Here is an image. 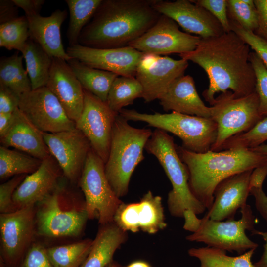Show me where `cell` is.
I'll list each match as a JSON object with an SVG mask.
<instances>
[{
	"instance_id": "6da1fadb",
	"label": "cell",
	"mask_w": 267,
	"mask_h": 267,
	"mask_svg": "<svg viewBox=\"0 0 267 267\" xmlns=\"http://www.w3.org/2000/svg\"><path fill=\"white\" fill-rule=\"evenodd\" d=\"M250 47L234 32L201 38L195 50L179 56L201 67L209 84L202 95L212 106L215 94L231 91L237 97L255 91L256 76L250 61Z\"/></svg>"
},
{
	"instance_id": "7a4b0ae2",
	"label": "cell",
	"mask_w": 267,
	"mask_h": 267,
	"mask_svg": "<svg viewBox=\"0 0 267 267\" xmlns=\"http://www.w3.org/2000/svg\"><path fill=\"white\" fill-rule=\"evenodd\" d=\"M154 0H102L82 30L78 44L96 48L129 46L157 22L161 15Z\"/></svg>"
},
{
	"instance_id": "3957f363",
	"label": "cell",
	"mask_w": 267,
	"mask_h": 267,
	"mask_svg": "<svg viewBox=\"0 0 267 267\" xmlns=\"http://www.w3.org/2000/svg\"><path fill=\"white\" fill-rule=\"evenodd\" d=\"M177 151L188 169L192 193L208 210L212 206L215 190L221 182L267 162V158L249 149L196 153L178 146Z\"/></svg>"
},
{
	"instance_id": "277c9868",
	"label": "cell",
	"mask_w": 267,
	"mask_h": 267,
	"mask_svg": "<svg viewBox=\"0 0 267 267\" xmlns=\"http://www.w3.org/2000/svg\"><path fill=\"white\" fill-rule=\"evenodd\" d=\"M63 176L36 205V234L44 237H77L89 219L84 198L69 187Z\"/></svg>"
},
{
	"instance_id": "5b68a950",
	"label": "cell",
	"mask_w": 267,
	"mask_h": 267,
	"mask_svg": "<svg viewBox=\"0 0 267 267\" xmlns=\"http://www.w3.org/2000/svg\"><path fill=\"white\" fill-rule=\"evenodd\" d=\"M118 115L114 123L105 173L112 189L119 198L127 195L132 175L144 159L143 150L152 135L149 129L131 126Z\"/></svg>"
},
{
	"instance_id": "8992f818",
	"label": "cell",
	"mask_w": 267,
	"mask_h": 267,
	"mask_svg": "<svg viewBox=\"0 0 267 267\" xmlns=\"http://www.w3.org/2000/svg\"><path fill=\"white\" fill-rule=\"evenodd\" d=\"M145 149L157 159L172 184V189L167 198L170 214L175 217L183 218L187 210L196 215L204 213L207 209L190 190L188 170L178 154L173 137L167 132L156 129Z\"/></svg>"
},
{
	"instance_id": "52a82bcc",
	"label": "cell",
	"mask_w": 267,
	"mask_h": 267,
	"mask_svg": "<svg viewBox=\"0 0 267 267\" xmlns=\"http://www.w3.org/2000/svg\"><path fill=\"white\" fill-rule=\"evenodd\" d=\"M241 218L238 220L215 221L203 218H197L190 210L184 213L183 228L193 233L186 237L189 241L203 242L207 246L242 254L259 245L252 241L246 231L255 230L256 220L251 207L246 204L241 209Z\"/></svg>"
},
{
	"instance_id": "ba28073f",
	"label": "cell",
	"mask_w": 267,
	"mask_h": 267,
	"mask_svg": "<svg viewBox=\"0 0 267 267\" xmlns=\"http://www.w3.org/2000/svg\"><path fill=\"white\" fill-rule=\"evenodd\" d=\"M119 114L128 121L145 122L148 126L172 133L181 140L183 148L193 152L204 153L210 150L217 135V124L211 118L174 111L147 114L125 109Z\"/></svg>"
},
{
	"instance_id": "9c48e42d",
	"label": "cell",
	"mask_w": 267,
	"mask_h": 267,
	"mask_svg": "<svg viewBox=\"0 0 267 267\" xmlns=\"http://www.w3.org/2000/svg\"><path fill=\"white\" fill-rule=\"evenodd\" d=\"M259 97L255 91L240 97L227 91L216 97L210 107L211 118L217 125V135L210 150L221 151L229 138L254 127L263 119L259 114Z\"/></svg>"
},
{
	"instance_id": "30bf717a",
	"label": "cell",
	"mask_w": 267,
	"mask_h": 267,
	"mask_svg": "<svg viewBox=\"0 0 267 267\" xmlns=\"http://www.w3.org/2000/svg\"><path fill=\"white\" fill-rule=\"evenodd\" d=\"M78 183L84 195L89 219L97 218L100 225L113 222L123 202L106 178L105 163L91 147Z\"/></svg>"
},
{
	"instance_id": "8fae6325",
	"label": "cell",
	"mask_w": 267,
	"mask_h": 267,
	"mask_svg": "<svg viewBox=\"0 0 267 267\" xmlns=\"http://www.w3.org/2000/svg\"><path fill=\"white\" fill-rule=\"evenodd\" d=\"M36 205L0 214L2 267H18L36 234Z\"/></svg>"
},
{
	"instance_id": "7c38bea8",
	"label": "cell",
	"mask_w": 267,
	"mask_h": 267,
	"mask_svg": "<svg viewBox=\"0 0 267 267\" xmlns=\"http://www.w3.org/2000/svg\"><path fill=\"white\" fill-rule=\"evenodd\" d=\"M18 108L43 133H55L76 128L75 122L68 117L58 99L46 86L21 95Z\"/></svg>"
},
{
	"instance_id": "4fadbf2b",
	"label": "cell",
	"mask_w": 267,
	"mask_h": 267,
	"mask_svg": "<svg viewBox=\"0 0 267 267\" xmlns=\"http://www.w3.org/2000/svg\"><path fill=\"white\" fill-rule=\"evenodd\" d=\"M82 114L75 122L76 128L89 140L91 147L105 163L108 159L113 128L118 114L106 102L84 89Z\"/></svg>"
},
{
	"instance_id": "5bb4252c",
	"label": "cell",
	"mask_w": 267,
	"mask_h": 267,
	"mask_svg": "<svg viewBox=\"0 0 267 267\" xmlns=\"http://www.w3.org/2000/svg\"><path fill=\"white\" fill-rule=\"evenodd\" d=\"M200 40L196 35L181 31L174 20L161 14L153 26L129 46L144 54L179 55L195 50Z\"/></svg>"
},
{
	"instance_id": "9a60e30c",
	"label": "cell",
	"mask_w": 267,
	"mask_h": 267,
	"mask_svg": "<svg viewBox=\"0 0 267 267\" xmlns=\"http://www.w3.org/2000/svg\"><path fill=\"white\" fill-rule=\"evenodd\" d=\"M43 136L65 178L73 184L78 182L91 148L86 136L76 128L55 133H43Z\"/></svg>"
},
{
	"instance_id": "2e32d148",
	"label": "cell",
	"mask_w": 267,
	"mask_h": 267,
	"mask_svg": "<svg viewBox=\"0 0 267 267\" xmlns=\"http://www.w3.org/2000/svg\"><path fill=\"white\" fill-rule=\"evenodd\" d=\"M188 61L167 56L143 54L135 77L143 88L142 98L145 102L158 99L177 78L184 75Z\"/></svg>"
},
{
	"instance_id": "e0dca14e",
	"label": "cell",
	"mask_w": 267,
	"mask_h": 267,
	"mask_svg": "<svg viewBox=\"0 0 267 267\" xmlns=\"http://www.w3.org/2000/svg\"><path fill=\"white\" fill-rule=\"evenodd\" d=\"M66 52L92 68L109 71L118 76L135 77L143 53L131 46L96 48L77 44L68 46Z\"/></svg>"
},
{
	"instance_id": "ac0fdd59",
	"label": "cell",
	"mask_w": 267,
	"mask_h": 267,
	"mask_svg": "<svg viewBox=\"0 0 267 267\" xmlns=\"http://www.w3.org/2000/svg\"><path fill=\"white\" fill-rule=\"evenodd\" d=\"M113 222L127 232H143L153 234L165 229V222L162 197L150 190L137 202L122 203L114 217Z\"/></svg>"
},
{
	"instance_id": "d6986e66",
	"label": "cell",
	"mask_w": 267,
	"mask_h": 267,
	"mask_svg": "<svg viewBox=\"0 0 267 267\" xmlns=\"http://www.w3.org/2000/svg\"><path fill=\"white\" fill-rule=\"evenodd\" d=\"M153 6L161 14L174 20L186 33L202 39L218 36L224 32L213 15L191 0H154Z\"/></svg>"
},
{
	"instance_id": "ffe728a7",
	"label": "cell",
	"mask_w": 267,
	"mask_h": 267,
	"mask_svg": "<svg viewBox=\"0 0 267 267\" xmlns=\"http://www.w3.org/2000/svg\"><path fill=\"white\" fill-rule=\"evenodd\" d=\"M46 87L58 99L68 117L76 122L84 107V89L66 60L52 58Z\"/></svg>"
},
{
	"instance_id": "44dd1931",
	"label": "cell",
	"mask_w": 267,
	"mask_h": 267,
	"mask_svg": "<svg viewBox=\"0 0 267 267\" xmlns=\"http://www.w3.org/2000/svg\"><path fill=\"white\" fill-rule=\"evenodd\" d=\"M252 171L237 174L221 182L215 190L212 206L203 217L215 221L234 219L238 209L247 204Z\"/></svg>"
},
{
	"instance_id": "7402d4cb",
	"label": "cell",
	"mask_w": 267,
	"mask_h": 267,
	"mask_svg": "<svg viewBox=\"0 0 267 267\" xmlns=\"http://www.w3.org/2000/svg\"><path fill=\"white\" fill-rule=\"evenodd\" d=\"M63 176L51 155L42 160L39 168L27 175L15 191L13 202L16 209L36 205L53 190Z\"/></svg>"
},
{
	"instance_id": "603a6c76",
	"label": "cell",
	"mask_w": 267,
	"mask_h": 267,
	"mask_svg": "<svg viewBox=\"0 0 267 267\" xmlns=\"http://www.w3.org/2000/svg\"><path fill=\"white\" fill-rule=\"evenodd\" d=\"M163 110L211 118V107L200 98L193 77L183 75L173 81L158 99Z\"/></svg>"
},
{
	"instance_id": "cb8c5ba5",
	"label": "cell",
	"mask_w": 267,
	"mask_h": 267,
	"mask_svg": "<svg viewBox=\"0 0 267 267\" xmlns=\"http://www.w3.org/2000/svg\"><path fill=\"white\" fill-rule=\"evenodd\" d=\"M1 145L25 153L43 160L51 155L43 133L18 109L13 113L12 123L6 133L0 137Z\"/></svg>"
},
{
	"instance_id": "d4e9b609",
	"label": "cell",
	"mask_w": 267,
	"mask_h": 267,
	"mask_svg": "<svg viewBox=\"0 0 267 267\" xmlns=\"http://www.w3.org/2000/svg\"><path fill=\"white\" fill-rule=\"evenodd\" d=\"M66 10L56 9L49 16L40 14L26 17L29 38L38 44L52 58L68 61V55L62 44L61 27L67 17Z\"/></svg>"
},
{
	"instance_id": "484cf974",
	"label": "cell",
	"mask_w": 267,
	"mask_h": 267,
	"mask_svg": "<svg viewBox=\"0 0 267 267\" xmlns=\"http://www.w3.org/2000/svg\"><path fill=\"white\" fill-rule=\"evenodd\" d=\"M127 232L114 222L101 225L90 250L80 267H106L112 262L116 251L127 239Z\"/></svg>"
},
{
	"instance_id": "4316f807",
	"label": "cell",
	"mask_w": 267,
	"mask_h": 267,
	"mask_svg": "<svg viewBox=\"0 0 267 267\" xmlns=\"http://www.w3.org/2000/svg\"><path fill=\"white\" fill-rule=\"evenodd\" d=\"M84 89L106 102L108 94L117 74L87 65L72 58L67 61Z\"/></svg>"
},
{
	"instance_id": "83f0119b",
	"label": "cell",
	"mask_w": 267,
	"mask_h": 267,
	"mask_svg": "<svg viewBox=\"0 0 267 267\" xmlns=\"http://www.w3.org/2000/svg\"><path fill=\"white\" fill-rule=\"evenodd\" d=\"M20 52L25 61L26 69L31 81L32 89L46 86L52 58L30 38Z\"/></svg>"
},
{
	"instance_id": "f1b7e54d",
	"label": "cell",
	"mask_w": 267,
	"mask_h": 267,
	"mask_svg": "<svg viewBox=\"0 0 267 267\" xmlns=\"http://www.w3.org/2000/svg\"><path fill=\"white\" fill-rule=\"evenodd\" d=\"M256 249H250L238 256H230L225 250L206 246L191 248L188 254L199 260V267H255L251 258Z\"/></svg>"
},
{
	"instance_id": "f546056e",
	"label": "cell",
	"mask_w": 267,
	"mask_h": 267,
	"mask_svg": "<svg viewBox=\"0 0 267 267\" xmlns=\"http://www.w3.org/2000/svg\"><path fill=\"white\" fill-rule=\"evenodd\" d=\"M22 55L16 51L0 60V84L13 91L19 97L31 90L32 85L26 69L23 65Z\"/></svg>"
},
{
	"instance_id": "4dcf8cb0",
	"label": "cell",
	"mask_w": 267,
	"mask_h": 267,
	"mask_svg": "<svg viewBox=\"0 0 267 267\" xmlns=\"http://www.w3.org/2000/svg\"><path fill=\"white\" fill-rule=\"evenodd\" d=\"M42 160L16 149L0 146V178L31 174L40 167Z\"/></svg>"
},
{
	"instance_id": "1f68e13d",
	"label": "cell",
	"mask_w": 267,
	"mask_h": 267,
	"mask_svg": "<svg viewBox=\"0 0 267 267\" xmlns=\"http://www.w3.org/2000/svg\"><path fill=\"white\" fill-rule=\"evenodd\" d=\"M93 240L46 248L47 256L54 267H80L88 256Z\"/></svg>"
},
{
	"instance_id": "d6a6232c",
	"label": "cell",
	"mask_w": 267,
	"mask_h": 267,
	"mask_svg": "<svg viewBox=\"0 0 267 267\" xmlns=\"http://www.w3.org/2000/svg\"><path fill=\"white\" fill-rule=\"evenodd\" d=\"M143 88L135 77L117 76L109 90L106 102L115 112L119 114L123 108L142 98Z\"/></svg>"
},
{
	"instance_id": "836d02e7",
	"label": "cell",
	"mask_w": 267,
	"mask_h": 267,
	"mask_svg": "<svg viewBox=\"0 0 267 267\" xmlns=\"http://www.w3.org/2000/svg\"><path fill=\"white\" fill-rule=\"evenodd\" d=\"M102 0H66L70 19L67 32L69 46L78 44L80 34L89 22Z\"/></svg>"
},
{
	"instance_id": "e575fe53",
	"label": "cell",
	"mask_w": 267,
	"mask_h": 267,
	"mask_svg": "<svg viewBox=\"0 0 267 267\" xmlns=\"http://www.w3.org/2000/svg\"><path fill=\"white\" fill-rule=\"evenodd\" d=\"M29 38V23L25 16L0 25L1 47L20 51Z\"/></svg>"
},
{
	"instance_id": "d590c367",
	"label": "cell",
	"mask_w": 267,
	"mask_h": 267,
	"mask_svg": "<svg viewBox=\"0 0 267 267\" xmlns=\"http://www.w3.org/2000/svg\"><path fill=\"white\" fill-rule=\"evenodd\" d=\"M229 20L238 24L246 30L254 32L258 26V15L254 0H227Z\"/></svg>"
},
{
	"instance_id": "8d00e7d4",
	"label": "cell",
	"mask_w": 267,
	"mask_h": 267,
	"mask_svg": "<svg viewBox=\"0 0 267 267\" xmlns=\"http://www.w3.org/2000/svg\"><path fill=\"white\" fill-rule=\"evenodd\" d=\"M267 141V117L261 119L249 131L227 140L221 151L231 149H252Z\"/></svg>"
},
{
	"instance_id": "74e56055",
	"label": "cell",
	"mask_w": 267,
	"mask_h": 267,
	"mask_svg": "<svg viewBox=\"0 0 267 267\" xmlns=\"http://www.w3.org/2000/svg\"><path fill=\"white\" fill-rule=\"evenodd\" d=\"M250 61L256 76L255 91L259 97V111L263 118L267 117V69L253 51L250 54Z\"/></svg>"
},
{
	"instance_id": "f35d334b",
	"label": "cell",
	"mask_w": 267,
	"mask_h": 267,
	"mask_svg": "<svg viewBox=\"0 0 267 267\" xmlns=\"http://www.w3.org/2000/svg\"><path fill=\"white\" fill-rule=\"evenodd\" d=\"M229 21L231 31L237 34L249 45L267 69V42L253 32L245 30L234 21Z\"/></svg>"
},
{
	"instance_id": "ab89813d",
	"label": "cell",
	"mask_w": 267,
	"mask_h": 267,
	"mask_svg": "<svg viewBox=\"0 0 267 267\" xmlns=\"http://www.w3.org/2000/svg\"><path fill=\"white\" fill-rule=\"evenodd\" d=\"M209 11L220 22L224 32L231 31L227 13V0H191Z\"/></svg>"
},
{
	"instance_id": "60d3db41",
	"label": "cell",
	"mask_w": 267,
	"mask_h": 267,
	"mask_svg": "<svg viewBox=\"0 0 267 267\" xmlns=\"http://www.w3.org/2000/svg\"><path fill=\"white\" fill-rule=\"evenodd\" d=\"M27 175H16L0 185V212L8 213L16 210L13 202L14 193Z\"/></svg>"
},
{
	"instance_id": "b9f144b4",
	"label": "cell",
	"mask_w": 267,
	"mask_h": 267,
	"mask_svg": "<svg viewBox=\"0 0 267 267\" xmlns=\"http://www.w3.org/2000/svg\"><path fill=\"white\" fill-rule=\"evenodd\" d=\"M18 267H54L42 244L34 242Z\"/></svg>"
},
{
	"instance_id": "7bdbcfd3",
	"label": "cell",
	"mask_w": 267,
	"mask_h": 267,
	"mask_svg": "<svg viewBox=\"0 0 267 267\" xmlns=\"http://www.w3.org/2000/svg\"><path fill=\"white\" fill-rule=\"evenodd\" d=\"M19 96L0 84V113H12L18 109Z\"/></svg>"
},
{
	"instance_id": "ee69618b",
	"label": "cell",
	"mask_w": 267,
	"mask_h": 267,
	"mask_svg": "<svg viewBox=\"0 0 267 267\" xmlns=\"http://www.w3.org/2000/svg\"><path fill=\"white\" fill-rule=\"evenodd\" d=\"M258 15V26L254 32L267 42V0H254Z\"/></svg>"
},
{
	"instance_id": "f6af8a7d",
	"label": "cell",
	"mask_w": 267,
	"mask_h": 267,
	"mask_svg": "<svg viewBox=\"0 0 267 267\" xmlns=\"http://www.w3.org/2000/svg\"><path fill=\"white\" fill-rule=\"evenodd\" d=\"M18 8L12 0H0V24L8 22L18 17Z\"/></svg>"
},
{
	"instance_id": "bcb514c9",
	"label": "cell",
	"mask_w": 267,
	"mask_h": 267,
	"mask_svg": "<svg viewBox=\"0 0 267 267\" xmlns=\"http://www.w3.org/2000/svg\"><path fill=\"white\" fill-rule=\"evenodd\" d=\"M15 5L22 8L26 17L40 14L41 9L45 2L44 0H12Z\"/></svg>"
},
{
	"instance_id": "7dc6e473",
	"label": "cell",
	"mask_w": 267,
	"mask_h": 267,
	"mask_svg": "<svg viewBox=\"0 0 267 267\" xmlns=\"http://www.w3.org/2000/svg\"><path fill=\"white\" fill-rule=\"evenodd\" d=\"M250 194L254 197L256 210L267 222V195L262 188H255L250 189Z\"/></svg>"
},
{
	"instance_id": "c3c4849f",
	"label": "cell",
	"mask_w": 267,
	"mask_h": 267,
	"mask_svg": "<svg viewBox=\"0 0 267 267\" xmlns=\"http://www.w3.org/2000/svg\"><path fill=\"white\" fill-rule=\"evenodd\" d=\"M267 176V162L254 169L249 179V189L262 188L263 182Z\"/></svg>"
},
{
	"instance_id": "681fc988",
	"label": "cell",
	"mask_w": 267,
	"mask_h": 267,
	"mask_svg": "<svg viewBox=\"0 0 267 267\" xmlns=\"http://www.w3.org/2000/svg\"><path fill=\"white\" fill-rule=\"evenodd\" d=\"M252 235L260 236L265 242L263 245L264 251L260 259L254 264L255 267H267V231H262L255 229L252 232Z\"/></svg>"
},
{
	"instance_id": "f907efd6",
	"label": "cell",
	"mask_w": 267,
	"mask_h": 267,
	"mask_svg": "<svg viewBox=\"0 0 267 267\" xmlns=\"http://www.w3.org/2000/svg\"><path fill=\"white\" fill-rule=\"evenodd\" d=\"M13 121L12 113H0V137L3 136L9 129Z\"/></svg>"
},
{
	"instance_id": "816d5d0a",
	"label": "cell",
	"mask_w": 267,
	"mask_h": 267,
	"mask_svg": "<svg viewBox=\"0 0 267 267\" xmlns=\"http://www.w3.org/2000/svg\"><path fill=\"white\" fill-rule=\"evenodd\" d=\"M249 149L267 158V143H264L254 148Z\"/></svg>"
},
{
	"instance_id": "f5cc1de1",
	"label": "cell",
	"mask_w": 267,
	"mask_h": 267,
	"mask_svg": "<svg viewBox=\"0 0 267 267\" xmlns=\"http://www.w3.org/2000/svg\"><path fill=\"white\" fill-rule=\"evenodd\" d=\"M126 267H151L146 262L143 261H135L129 264Z\"/></svg>"
},
{
	"instance_id": "db71d44e",
	"label": "cell",
	"mask_w": 267,
	"mask_h": 267,
	"mask_svg": "<svg viewBox=\"0 0 267 267\" xmlns=\"http://www.w3.org/2000/svg\"><path fill=\"white\" fill-rule=\"evenodd\" d=\"M107 267H120V266L112 261Z\"/></svg>"
}]
</instances>
